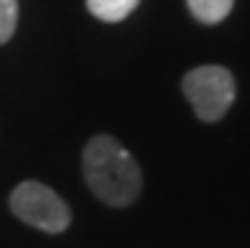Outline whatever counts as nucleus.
<instances>
[{"label": "nucleus", "mask_w": 250, "mask_h": 248, "mask_svg": "<svg viewBox=\"0 0 250 248\" xmlns=\"http://www.w3.org/2000/svg\"><path fill=\"white\" fill-rule=\"evenodd\" d=\"M139 5V0H86L91 16H96L99 21L106 23H119L126 16L134 13V8Z\"/></svg>", "instance_id": "nucleus-4"}, {"label": "nucleus", "mask_w": 250, "mask_h": 248, "mask_svg": "<svg viewBox=\"0 0 250 248\" xmlns=\"http://www.w3.org/2000/svg\"><path fill=\"white\" fill-rule=\"evenodd\" d=\"M182 94L202 122H217L235 101V79L225 66H197L185 74Z\"/></svg>", "instance_id": "nucleus-2"}, {"label": "nucleus", "mask_w": 250, "mask_h": 248, "mask_svg": "<svg viewBox=\"0 0 250 248\" xmlns=\"http://www.w3.org/2000/svg\"><path fill=\"white\" fill-rule=\"evenodd\" d=\"M232 3L235 0H187V8L200 23L215 25L230 16Z\"/></svg>", "instance_id": "nucleus-5"}, {"label": "nucleus", "mask_w": 250, "mask_h": 248, "mask_svg": "<svg viewBox=\"0 0 250 248\" xmlns=\"http://www.w3.org/2000/svg\"><path fill=\"white\" fill-rule=\"evenodd\" d=\"M10 210L23 223L43 233H63L71 223L68 205L48 185L25 180L10 193Z\"/></svg>", "instance_id": "nucleus-3"}, {"label": "nucleus", "mask_w": 250, "mask_h": 248, "mask_svg": "<svg viewBox=\"0 0 250 248\" xmlns=\"http://www.w3.org/2000/svg\"><path fill=\"white\" fill-rule=\"evenodd\" d=\"M83 180L111 208H124L142 193V170L131 152L109 135H96L83 150Z\"/></svg>", "instance_id": "nucleus-1"}, {"label": "nucleus", "mask_w": 250, "mask_h": 248, "mask_svg": "<svg viewBox=\"0 0 250 248\" xmlns=\"http://www.w3.org/2000/svg\"><path fill=\"white\" fill-rule=\"evenodd\" d=\"M18 25V0H0V46L8 43Z\"/></svg>", "instance_id": "nucleus-6"}]
</instances>
